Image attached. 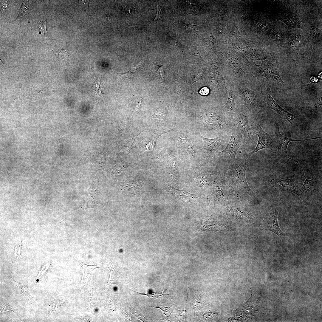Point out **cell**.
<instances>
[{
    "mask_svg": "<svg viewBox=\"0 0 322 322\" xmlns=\"http://www.w3.org/2000/svg\"><path fill=\"white\" fill-rule=\"evenodd\" d=\"M248 166L246 160L242 164L236 159L228 166L226 176L230 185L237 192L253 196L255 194L248 185L245 177L246 171Z\"/></svg>",
    "mask_w": 322,
    "mask_h": 322,
    "instance_id": "obj_1",
    "label": "cell"
},
{
    "mask_svg": "<svg viewBox=\"0 0 322 322\" xmlns=\"http://www.w3.org/2000/svg\"><path fill=\"white\" fill-rule=\"evenodd\" d=\"M273 61H268L260 65L251 67L252 77L255 78L261 87L272 84L284 83L280 75L279 69Z\"/></svg>",
    "mask_w": 322,
    "mask_h": 322,
    "instance_id": "obj_2",
    "label": "cell"
},
{
    "mask_svg": "<svg viewBox=\"0 0 322 322\" xmlns=\"http://www.w3.org/2000/svg\"><path fill=\"white\" fill-rule=\"evenodd\" d=\"M250 82H234V87L238 94L237 100L240 104L248 109L250 115H253L256 114V100L260 93L251 90Z\"/></svg>",
    "mask_w": 322,
    "mask_h": 322,
    "instance_id": "obj_3",
    "label": "cell"
},
{
    "mask_svg": "<svg viewBox=\"0 0 322 322\" xmlns=\"http://www.w3.org/2000/svg\"><path fill=\"white\" fill-rule=\"evenodd\" d=\"M250 116L253 118L251 129L253 133L258 136V141L256 148L252 151L246 154L250 158L254 153L263 149H275L276 148L274 134H269L265 132L260 126L255 115Z\"/></svg>",
    "mask_w": 322,
    "mask_h": 322,
    "instance_id": "obj_4",
    "label": "cell"
},
{
    "mask_svg": "<svg viewBox=\"0 0 322 322\" xmlns=\"http://www.w3.org/2000/svg\"><path fill=\"white\" fill-rule=\"evenodd\" d=\"M232 134L229 141L225 148L222 151L216 153L220 157L226 159L230 164L236 160L237 152L246 140L242 133L237 129L232 127Z\"/></svg>",
    "mask_w": 322,
    "mask_h": 322,
    "instance_id": "obj_5",
    "label": "cell"
},
{
    "mask_svg": "<svg viewBox=\"0 0 322 322\" xmlns=\"http://www.w3.org/2000/svg\"><path fill=\"white\" fill-rule=\"evenodd\" d=\"M261 92L259 96L258 106L267 109H271L286 119L291 124L292 123L295 116L289 113L278 104L270 95V88L267 86L261 88Z\"/></svg>",
    "mask_w": 322,
    "mask_h": 322,
    "instance_id": "obj_6",
    "label": "cell"
},
{
    "mask_svg": "<svg viewBox=\"0 0 322 322\" xmlns=\"http://www.w3.org/2000/svg\"><path fill=\"white\" fill-rule=\"evenodd\" d=\"M244 107L242 105L239 106L237 115L231 123L232 127L241 132L246 142L249 143L253 141L254 137L253 130L249 123L250 114H246Z\"/></svg>",
    "mask_w": 322,
    "mask_h": 322,
    "instance_id": "obj_7",
    "label": "cell"
},
{
    "mask_svg": "<svg viewBox=\"0 0 322 322\" xmlns=\"http://www.w3.org/2000/svg\"><path fill=\"white\" fill-rule=\"evenodd\" d=\"M238 96L237 93L234 87L233 81L229 85V91L228 98L225 104L220 107V109L224 112L231 122L235 118L238 112V109L236 107V103Z\"/></svg>",
    "mask_w": 322,
    "mask_h": 322,
    "instance_id": "obj_8",
    "label": "cell"
},
{
    "mask_svg": "<svg viewBox=\"0 0 322 322\" xmlns=\"http://www.w3.org/2000/svg\"><path fill=\"white\" fill-rule=\"evenodd\" d=\"M229 136V134L227 135L210 139L199 135V136L204 142L203 148L199 150L202 151L207 154H214L218 151L219 148L222 145L226 142Z\"/></svg>",
    "mask_w": 322,
    "mask_h": 322,
    "instance_id": "obj_9",
    "label": "cell"
},
{
    "mask_svg": "<svg viewBox=\"0 0 322 322\" xmlns=\"http://www.w3.org/2000/svg\"><path fill=\"white\" fill-rule=\"evenodd\" d=\"M279 127L280 125L279 124L276 126L275 132L274 134L276 147L277 148L278 151L283 156L288 158V157L287 156V149L288 144L290 142L292 141H304L317 139L322 137H320L300 140L292 139L286 136L282 135L280 132Z\"/></svg>",
    "mask_w": 322,
    "mask_h": 322,
    "instance_id": "obj_10",
    "label": "cell"
},
{
    "mask_svg": "<svg viewBox=\"0 0 322 322\" xmlns=\"http://www.w3.org/2000/svg\"><path fill=\"white\" fill-rule=\"evenodd\" d=\"M103 207L97 191L94 186L89 187L88 193L82 206L84 209L93 208L100 209Z\"/></svg>",
    "mask_w": 322,
    "mask_h": 322,
    "instance_id": "obj_11",
    "label": "cell"
},
{
    "mask_svg": "<svg viewBox=\"0 0 322 322\" xmlns=\"http://www.w3.org/2000/svg\"><path fill=\"white\" fill-rule=\"evenodd\" d=\"M278 210L276 208L271 212L266 221L264 228L267 230L273 232L281 239H283L284 237V234L281 230L278 225Z\"/></svg>",
    "mask_w": 322,
    "mask_h": 322,
    "instance_id": "obj_12",
    "label": "cell"
},
{
    "mask_svg": "<svg viewBox=\"0 0 322 322\" xmlns=\"http://www.w3.org/2000/svg\"><path fill=\"white\" fill-rule=\"evenodd\" d=\"M274 183L275 186L278 187L283 190L289 191L296 194L299 197L302 196L303 195L301 189L298 185L290 179L281 178L279 179H273L271 180Z\"/></svg>",
    "mask_w": 322,
    "mask_h": 322,
    "instance_id": "obj_13",
    "label": "cell"
},
{
    "mask_svg": "<svg viewBox=\"0 0 322 322\" xmlns=\"http://www.w3.org/2000/svg\"><path fill=\"white\" fill-rule=\"evenodd\" d=\"M216 186L217 193L219 199L225 200L235 198L234 195L235 192L233 191L232 189L230 187L225 181L217 183Z\"/></svg>",
    "mask_w": 322,
    "mask_h": 322,
    "instance_id": "obj_14",
    "label": "cell"
},
{
    "mask_svg": "<svg viewBox=\"0 0 322 322\" xmlns=\"http://www.w3.org/2000/svg\"><path fill=\"white\" fill-rule=\"evenodd\" d=\"M78 261L83 270V276L81 282L82 285L83 286V287H85L87 284L92 272L94 269L99 267H97V265H88L84 263H81L78 260Z\"/></svg>",
    "mask_w": 322,
    "mask_h": 322,
    "instance_id": "obj_15",
    "label": "cell"
},
{
    "mask_svg": "<svg viewBox=\"0 0 322 322\" xmlns=\"http://www.w3.org/2000/svg\"><path fill=\"white\" fill-rule=\"evenodd\" d=\"M171 188L173 189L175 194L179 198L186 200L197 199L201 198L202 195L190 193L184 190L176 189L172 186Z\"/></svg>",
    "mask_w": 322,
    "mask_h": 322,
    "instance_id": "obj_16",
    "label": "cell"
},
{
    "mask_svg": "<svg viewBox=\"0 0 322 322\" xmlns=\"http://www.w3.org/2000/svg\"><path fill=\"white\" fill-rule=\"evenodd\" d=\"M280 19L284 22L290 29L300 27L299 22L295 16H287L281 18Z\"/></svg>",
    "mask_w": 322,
    "mask_h": 322,
    "instance_id": "obj_17",
    "label": "cell"
},
{
    "mask_svg": "<svg viewBox=\"0 0 322 322\" xmlns=\"http://www.w3.org/2000/svg\"><path fill=\"white\" fill-rule=\"evenodd\" d=\"M289 159L292 160L294 161H295L297 163L301 168V170L303 174V175L304 176V177L305 178V180L303 183V185L301 187V189L303 193H304L309 191L312 190H313L314 188L313 177H312V179H307L306 178L304 174V171L300 165L299 164L298 162V161L294 160L290 158H289Z\"/></svg>",
    "mask_w": 322,
    "mask_h": 322,
    "instance_id": "obj_18",
    "label": "cell"
},
{
    "mask_svg": "<svg viewBox=\"0 0 322 322\" xmlns=\"http://www.w3.org/2000/svg\"><path fill=\"white\" fill-rule=\"evenodd\" d=\"M143 64L141 63L133 66L128 71L120 74L123 78L129 79H133L136 74L140 70Z\"/></svg>",
    "mask_w": 322,
    "mask_h": 322,
    "instance_id": "obj_19",
    "label": "cell"
},
{
    "mask_svg": "<svg viewBox=\"0 0 322 322\" xmlns=\"http://www.w3.org/2000/svg\"><path fill=\"white\" fill-rule=\"evenodd\" d=\"M156 64V71L157 77V80L163 85L167 90L164 83L165 71L167 68L165 66H163L160 64Z\"/></svg>",
    "mask_w": 322,
    "mask_h": 322,
    "instance_id": "obj_20",
    "label": "cell"
},
{
    "mask_svg": "<svg viewBox=\"0 0 322 322\" xmlns=\"http://www.w3.org/2000/svg\"><path fill=\"white\" fill-rule=\"evenodd\" d=\"M180 143L181 148L185 151L191 152L194 150V145L186 137H181Z\"/></svg>",
    "mask_w": 322,
    "mask_h": 322,
    "instance_id": "obj_21",
    "label": "cell"
},
{
    "mask_svg": "<svg viewBox=\"0 0 322 322\" xmlns=\"http://www.w3.org/2000/svg\"><path fill=\"white\" fill-rule=\"evenodd\" d=\"M301 36L299 34L294 33L290 36L288 41L289 44L292 47H295L301 43Z\"/></svg>",
    "mask_w": 322,
    "mask_h": 322,
    "instance_id": "obj_22",
    "label": "cell"
},
{
    "mask_svg": "<svg viewBox=\"0 0 322 322\" xmlns=\"http://www.w3.org/2000/svg\"><path fill=\"white\" fill-rule=\"evenodd\" d=\"M10 278L11 279L13 286L18 291L21 293L29 297H30L28 293V289L25 286L21 284H19L15 282L13 278L10 275H9Z\"/></svg>",
    "mask_w": 322,
    "mask_h": 322,
    "instance_id": "obj_23",
    "label": "cell"
},
{
    "mask_svg": "<svg viewBox=\"0 0 322 322\" xmlns=\"http://www.w3.org/2000/svg\"><path fill=\"white\" fill-rule=\"evenodd\" d=\"M167 115L166 110L163 107L158 108L154 114L151 117V118H158L160 119H164Z\"/></svg>",
    "mask_w": 322,
    "mask_h": 322,
    "instance_id": "obj_24",
    "label": "cell"
},
{
    "mask_svg": "<svg viewBox=\"0 0 322 322\" xmlns=\"http://www.w3.org/2000/svg\"><path fill=\"white\" fill-rule=\"evenodd\" d=\"M182 25L186 31L189 33H195L198 32L200 27L196 25L188 24L184 23Z\"/></svg>",
    "mask_w": 322,
    "mask_h": 322,
    "instance_id": "obj_25",
    "label": "cell"
},
{
    "mask_svg": "<svg viewBox=\"0 0 322 322\" xmlns=\"http://www.w3.org/2000/svg\"><path fill=\"white\" fill-rule=\"evenodd\" d=\"M154 308H156L160 309L162 311L163 315L164 316V318L168 320L169 321V317L172 312L173 309L171 307L169 306H152Z\"/></svg>",
    "mask_w": 322,
    "mask_h": 322,
    "instance_id": "obj_26",
    "label": "cell"
},
{
    "mask_svg": "<svg viewBox=\"0 0 322 322\" xmlns=\"http://www.w3.org/2000/svg\"><path fill=\"white\" fill-rule=\"evenodd\" d=\"M156 15L155 18L152 20L150 23L158 21H162L164 15V12L160 6L156 5Z\"/></svg>",
    "mask_w": 322,
    "mask_h": 322,
    "instance_id": "obj_27",
    "label": "cell"
},
{
    "mask_svg": "<svg viewBox=\"0 0 322 322\" xmlns=\"http://www.w3.org/2000/svg\"><path fill=\"white\" fill-rule=\"evenodd\" d=\"M160 134L157 137L152 139L145 144L144 150H154L155 148L156 144Z\"/></svg>",
    "mask_w": 322,
    "mask_h": 322,
    "instance_id": "obj_28",
    "label": "cell"
},
{
    "mask_svg": "<svg viewBox=\"0 0 322 322\" xmlns=\"http://www.w3.org/2000/svg\"><path fill=\"white\" fill-rule=\"evenodd\" d=\"M168 44L174 46L177 49H180L181 48L182 46L180 43L177 38H172L168 41Z\"/></svg>",
    "mask_w": 322,
    "mask_h": 322,
    "instance_id": "obj_29",
    "label": "cell"
},
{
    "mask_svg": "<svg viewBox=\"0 0 322 322\" xmlns=\"http://www.w3.org/2000/svg\"><path fill=\"white\" fill-rule=\"evenodd\" d=\"M311 34L312 36L315 38H318L320 33L317 28L313 24H311L310 27Z\"/></svg>",
    "mask_w": 322,
    "mask_h": 322,
    "instance_id": "obj_30",
    "label": "cell"
},
{
    "mask_svg": "<svg viewBox=\"0 0 322 322\" xmlns=\"http://www.w3.org/2000/svg\"><path fill=\"white\" fill-rule=\"evenodd\" d=\"M138 294H140L141 295H147L149 297V298H156L158 297L164 295L163 292H153L151 293H140L137 292H136Z\"/></svg>",
    "mask_w": 322,
    "mask_h": 322,
    "instance_id": "obj_31",
    "label": "cell"
},
{
    "mask_svg": "<svg viewBox=\"0 0 322 322\" xmlns=\"http://www.w3.org/2000/svg\"><path fill=\"white\" fill-rule=\"evenodd\" d=\"M193 305L195 312V314L196 315L198 314L201 308V303L200 301L198 299H196L193 301Z\"/></svg>",
    "mask_w": 322,
    "mask_h": 322,
    "instance_id": "obj_32",
    "label": "cell"
},
{
    "mask_svg": "<svg viewBox=\"0 0 322 322\" xmlns=\"http://www.w3.org/2000/svg\"><path fill=\"white\" fill-rule=\"evenodd\" d=\"M207 69H203L201 71H200L198 74L193 79L192 85L195 82L198 81L202 79L203 76L204 74L206 71Z\"/></svg>",
    "mask_w": 322,
    "mask_h": 322,
    "instance_id": "obj_33",
    "label": "cell"
},
{
    "mask_svg": "<svg viewBox=\"0 0 322 322\" xmlns=\"http://www.w3.org/2000/svg\"><path fill=\"white\" fill-rule=\"evenodd\" d=\"M46 21L44 20L40 22L38 28L40 31L43 34H46L47 31L46 28Z\"/></svg>",
    "mask_w": 322,
    "mask_h": 322,
    "instance_id": "obj_34",
    "label": "cell"
},
{
    "mask_svg": "<svg viewBox=\"0 0 322 322\" xmlns=\"http://www.w3.org/2000/svg\"><path fill=\"white\" fill-rule=\"evenodd\" d=\"M115 19L116 17L114 16L111 14L105 15L103 17V19L105 21L109 23L113 21Z\"/></svg>",
    "mask_w": 322,
    "mask_h": 322,
    "instance_id": "obj_35",
    "label": "cell"
},
{
    "mask_svg": "<svg viewBox=\"0 0 322 322\" xmlns=\"http://www.w3.org/2000/svg\"><path fill=\"white\" fill-rule=\"evenodd\" d=\"M49 266V264H45L43 266L41 269V270L39 273L38 275V276L36 278L37 279H39L41 277L42 275H43L44 273L47 269Z\"/></svg>",
    "mask_w": 322,
    "mask_h": 322,
    "instance_id": "obj_36",
    "label": "cell"
},
{
    "mask_svg": "<svg viewBox=\"0 0 322 322\" xmlns=\"http://www.w3.org/2000/svg\"><path fill=\"white\" fill-rule=\"evenodd\" d=\"M175 309L178 318L181 319H185L186 310L185 309L183 310H179L177 309Z\"/></svg>",
    "mask_w": 322,
    "mask_h": 322,
    "instance_id": "obj_37",
    "label": "cell"
},
{
    "mask_svg": "<svg viewBox=\"0 0 322 322\" xmlns=\"http://www.w3.org/2000/svg\"><path fill=\"white\" fill-rule=\"evenodd\" d=\"M209 92L210 90L209 88L207 87H204L201 89L199 92L202 95L205 96L208 95Z\"/></svg>",
    "mask_w": 322,
    "mask_h": 322,
    "instance_id": "obj_38",
    "label": "cell"
},
{
    "mask_svg": "<svg viewBox=\"0 0 322 322\" xmlns=\"http://www.w3.org/2000/svg\"><path fill=\"white\" fill-rule=\"evenodd\" d=\"M10 311H13V309H12L11 307L8 305H3L0 307V313Z\"/></svg>",
    "mask_w": 322,
    "mask_h": 322,
    "instance_id": "obj_39",
    "label": "cell"
}]
</instances>
